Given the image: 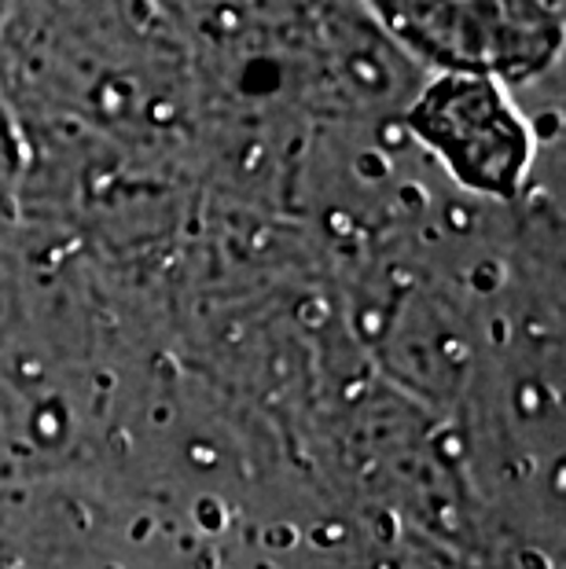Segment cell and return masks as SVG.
I'll return each mask as SVG.
<instances>
[{"mask_svg": "<svg viewBox=\"0 0 566 569\" xmlns=\"http://www.w3.org/2000/svg\"><path fill=\"white\" fill-rule=\"evenodd\" d=\"M397 41L445 74L529 78L559 52L545 0H365Z\"/></svg>", "mask_w": 566, "mask_h": 569, "instance_id": "1", "label": "cell"}, {"mask_svg": "<svg viewBox=\"0 0 566 569\" xmlns=\"http://www.w3.org/2000/svg\"><path fill=\"white\" fill-rule=\"evenodd\" d=\"M413 122L464 184L481 191H512L515 180L523 177L529 137L497 81L445 74L427 89Z\"/></svg>", "mask_w": 566, "mask_h": 569, "instance_id": "2", "label": "cell"}]
</instances>
